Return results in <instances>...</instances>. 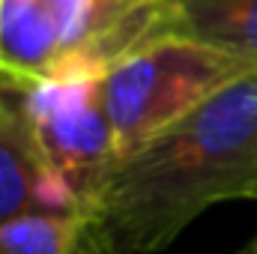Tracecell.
<instances>
[{
	"label": "cell",
	"instance_id": "cell-6",
	"mask_svg": "<svg viewBox=\"0 0 257 254\" xmlns=\"http://www.w3.org/2000/svg\"><path fill=\"white\" fill-rule=\"evenodd\" d=\"M63 57L57 21L45 0H0V78L30 84Z\"/></svg>",
	"mask_w": 257,
	"mask_h": 254
},
{
	"label": "cell",
	"instance_id": "cell-5",
	"mask_svg": "<svg viewBox=\"0 0 257 254\" xmlns=\"http://www.w3.org/2000/svg\"><path fill=\"white\" fill-rule=\"evenodd\" d=\"M51 168L36 144L21 90L6 81L0 87V221L42 206V189Z\"/></svg>",
	"mask_w": 257,
	"mask_h": 254
},
{
	"label": "cell",
	"instance_id": "cell-8",
	"mask_svg": "<svg viewBox=\"0 0 257 254\" xmlns=\"http://www.w3.org/2000/svg\"><path fill=\"white\" fill-rule=\"evenodd\" d=\"M84 212H24L0 221V254H75L84 242Z\"/></svg>",
	"mask_w": 257,
	"mask_h": 254
},
{
	"label": "cell",
	"instance_id": "cell-1",
	"mask_svg": "<svg viewBox=\"0 0 257 254\" xmlns=\"http://www.w3.org/2000/svg\"><path fill=\"white\" fill-rule=\"evenodd\" d=\"M230 197H257V69L114 165L84 212V242L156 254Z\"/></svg>",
	"mask_w": 257,
	"mask_h": 254
},
{
	"label": "cell",
	"instance_id": "cell-3",
	"mask_svg": "<svg viewBox=\"0 0 257 254\" xmlns=\"http://www.w3.org/2000/svg\"><path fill=\"white\" fill-rule=\"evenodd\" d=\"M102 78V69L60 60L45 78L21 87L15 84L48 168L72 186L81 212H87L99 186L117 165Z\"/></svg>",
	"mask_w": 257,
	"mask_h": 254
},
{
	"label": "cell",
	"instance_id": "cell-2",
	"mask_svg": "<svg viewBox=\"0 0 257 254\" xmlns=\"http://www.w3.org/2000/svg\"><path fill=\"white\" fill-rule=\"evenodd\" d=\"M257 63L192 33L162 36L105 69L102 93L114 129L117 162L189 117Z\"/></svg>",
	"mask_w": 257,
	"mask_h": 254
},
{
	"label": "cell",
	"instance_id": "cell-4",
	"mask_svg": "<svg viewBox=\"0 0 257 254\" xmlns=\"http://www.w3.org/2000/svg\"><path fill=\"white\" fill-rule=\"evenodd\" d=\"M63 42V57L108 69L126 54L174 33H189L177 0H45Z\"/></svg>",
	"mask_w": 257,
	"mask_h": 254
},
{
	"label": "cell",
	"instance_id": "cell-7",
	"mask_svg": "<svg viewBox=\"0 0 257 254\" xmlns=\"http://www.w3.org/2000/svg\"><path fill=\"white\" fill-rule=\"evenodd\" d=\"M186 30L257 63V0H177Z\"/></svg>",
	"mask_w": 257,
	"mask_h": 254
}]
</instances>
